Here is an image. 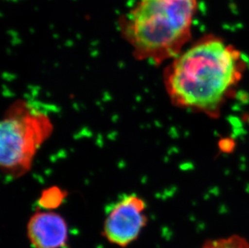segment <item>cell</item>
Segmentation results:
<instances>
[{
  "label": "cell",
  "instance_id": "1",
  "mask_svg": "<svg viewBox=\"0 0 249 248\" xmlns=\"http://www.w3.org/2000/svg\"><path fill=\"white\" fill-rule=\"evenodd\" d=\"M245 68L239 50L207 36L173 59L164 82L174 105L214 116L239 84Z\"/></svg>",
  "mask_w": 249,
  "mask_h": 248
},
{
  "label": "cell",
  "instance_id": "4",
  "mask_svg": "<svg viewBox=\"0 0 249 248\" xmlns=\"http://www.w3.org/2000/svg\"><path fill=\"white\" fill-rule=\"evenodd\" d=\"M147 204L137 195H124L111 205L102 234L115 246L126 248L134 243L148 223Z\"/></svg>",
  "mask_w": 249,
  "mask_h": 248
},
{
  "label": "cell",
  "instance_id": "2",
  "mask_svg": "<svg viewBox=\"0 0 249 248\" xmlns=\"http://www.w3.org/2000/svg\"><path fill=\"white\" fill-rule=\"evenodd\" d=\"M197 0H137L118 26L136 58L154 64L173 60L191 37Z\"/></svg>",
  "mask_w": 249,
  "mask_h": 248
},
{
  "label": "cell",
  "instance_id": "5",
  "mask_svg": "<svg viewBox=\"0 0 249 248\" xmlns=\"http://www.w3.org/2000/svg\"><path fill=\"white\" fill-rule=\"evenodd\" d=\"M27 238L33 248H66L70 241L68 223L51 211H38L28 219Z\"/></svg>",
  "mask_w": 249,
  "mask_h": 248
},
{
  "label": "cell",
  "instance_id": "6",
  "mask_svg": "<svg viewBox=\"0 0 249 248\" xmlns=\"http://www.w3.org/2000/svg\"><path fill=\"white\" fill-rule=\"evenodd\" d=\"M202 248H249V242L238 235L210 240Z\"/></svg>",
  "mask_w": 249,
  "mask_h": 248
},
{
  "label": "cell",
  "instance_id": "7",
  "mask_svg": "<svg viewBox=\"0 0 249 248\" xmlns=\"http://www.w3.org/2000/svg\"><path fill=\"white\" fill-rule=\"evenodd\" d=\"M64 197L65 196L61 190L58 189H52V190L45 191L44 195L40 198V203H41L43 207L50 210L55 206H59L61 201H63Z\"/></svg>",
  "mask_w": 249,
  "mask_h": 248
},
{
  "label": "cell",
  "instance_id": "3",
  "mask_svg": "<svg viewBox=\"0 0 249 248\" xmlns=\"http://www.w3.org/2000/svg\"><path fill=\"white\" fill-rule=\"evenodd\" d=\"M53 132V124L45 112L26 101L10 106L1 122L0 164L7 177L26 174L38 150Z\"/></svg>",
  "mask_w": 249,
  "mask_h": 248
}]
</instances>
